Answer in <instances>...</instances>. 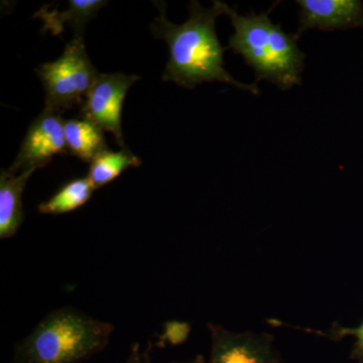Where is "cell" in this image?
<instances>
[{"label":"cell","mask_w":363,"mask_h":363,"mask_svg":"<svg viewBox=\"0 0 363 363\" xmlns=\"http://www.w3.org/2000/svg\"><path fill=\"white\" fill-rule=\"evenodd\" d=\"M298 25L296 37L309 30H344L363 28L360 0H298Z\"/></svg>","instance_id":"obj_8"},{"label":"cell","mask_w":363,"mask_h":363,"mask_svg":"<svg viewBox=\"0 0 363 363\" xmlns=\"http://www.w3.org/2000/svg\"><path fill=\"white\" fill-rule=\"evenodd\" d=\"M100 0H71L64 11L52 9V6L42 7L35 16L44 23L43 30L58 35L63 32L64 26L69 25L75 30L76 35H83L86 23L96 16L98 11L106 4Z\"/></svg>","instance_id":"obj_10"},{"label":"cell","mask_w":363,"mask_h":363,"mask_svg":"<svg viewBox=\"0 0 363 363\" xmlns=\"http://www.w3.org/2000/svg\"><path fill=\"white\" fill-rule=\"evenodd\" d=\"M94 191L87 177L75 179L65 184L49 200L40 204L39 211L47 215L68 213L86 204Z\"/></svg>","instance_id":"obj_13"},{"label":"cell","mask_w":363,"mask_h":363,"mask_svg":"<svg viewBox=\"0 0 363 363\" xmlns=\"http://www.w3.org/2000/svg\"><path fill=\"white\" fill-rule=\"evenodd\" d=\"M190 332L191 326L187 322L176 321V320L166 322L157 345H180L187 340Z\"/></svg>","instance_id":"obj_15"},{"label":"cell","mask_w":363,"mask_h":363,"mask_svg":"<svg viewBox=\"0 0 363 363\" xmlns=\"http://www.w3.org/2000/svg\"><path fill=\"white\" fill-rule=\"evenodd\" d=\"M140 164L142 161L130 150L123 149L118 152L107 150L91 162L87 178L93 188L97 190L116 180L126 169Z\"/></svg>","instance_id":"obj_12"},{"label":"cell","mask_w":363,"mask_h":363,"mask_svg":"<svg viewBox=\"0 0 363 363\" xmlns=\"http://www.w3.org/2000/svg\"><path fill=\"white\" fill-rule=\"evenodd\" d=\"M126 363H152V344L150 343L147 348H142L140 344L133 343V345L130 346ZM172 363H206V360H205V357L202 354H198L193 357L192 359Z\"/></svg>","instance_id":"obj_16"},{"label":"cell","mask_w":363,"mask_h":363,"mask_svg":"<svg viewBox=\"0 0 363 363\" xmlns=\"http://www.w3.org/2000/svg\"><path fill=\"white\" fill-rule=\"evenodd\" d=\"M67 149L64 121L61 114L43 111L28 128L20 152L9 171L13 173L44 168L56 155Z\"/></svg>","instance_id":"obj_7"},{"label":"cell","mask_w":363,"mask_h":363,"mask_svg":"<svg viewBox=\"0 0 363 363\" xmlns=\"http://www.w3.org/2000/svg\"><path fill=\"white\" fill-rule=\"evenodd\" d=\"M67 149L81 161L92 162L108 150L104 130L84 117L64 121Z\"/></svg>","instance_id":"obj_11"},{"label":"cell","mask_w":363,"mask_h":363,"mask_svg":"<svg viewBox=\"0 0 363 363\" xmlns=\"http://www.w3.org/2000/svg\"><path fill=\"white\" fill-rule=\"evenodd\" d=\"M35 72L45 88V111L58 114L81 106L99 76L81 35L67 44L60 58L43 64Z\"/></svg>","instance_id":"obj_4"},{"label":"cell","mask_w":363,"mask_h":363,"mask_svg":"<svg viewBox=\"0 0 363 363\" xmlns=\"http://www.w3.org/2000/svg\"><path fill=\"white\" fill-rule=\"evenodd\" d=\"M140 76L121 73L99 74L84 102L81 116L92 121L102 130L109 131L119 147H125L121 130V111L128 89Z\"/></svg>","instance_id":"obj_5"},{"label":"cell","mask_w":363,"mask_h":363,"mask_svg":"<svg viewBox=\"0 0 363 363\" xmlns=\"http://www.w3.org/2000/svg\"><path fill=\"white\" fill-rule=\"evenodd\" d=\"M157 6L160 16L152 25V32L157 39L166 40L169 52L162 80L188 89L201 83L217 81L252 94H259L257 83L240 82L224 67L226 49L222 48L215 30L216 18L223 14L220 1H213L210 9H204L198 1H191L190 16L182 25H175L167 18L164 2H159Z\"/></svg>","instance_id":"obj_1"},{"label":"cell","mask_w":363,"mask_h":363,"mask_svg":"<svg viewBox=\"0 0 363 363\" xmlns=\"http://www.w3.org/2000/svg\"><path fill=\"white\" fill-rule=\"evenodd\" d=\"M35 169L13 173L2 169L0 174V238L7 240L18 233L23 221V194L26 182Z\"/></svg>","instance_id":"obj_9"},{"label":"cell","mask_w":363,"mask_h":363,"mask_svg":"<svg viewBox=\"0 0 363 363\" xmlns=\"http://www.w3.org/2000/svg\"><path fill=\"white\" fill-rule=\"evenodd\" d=\"M220 6L234 28L228 48L252 67L257 82L267 80L284 91L301 84L305 55L295 35L272 23L269 13L241 16L225 2L220 1Z\"/></svg>","instance_id":"obj_2"},{"label":"cell","mask_w":363,"mask_h":363,"mask_svg":"<svg viewBox=\"0 0 363 363\" xmlns=\"http://www.w3.org/2000/svg\"><path fill=\"white\" fill-rule=\"evenodd\" d=\"M113 325L73 307L55 310L14 347L11 363H79L104 351Z\"/></svg>","instance_id":"obj_3"},{"label":"cell","mask_w":363,"mask_h":363,"mask_svg":"<svg viewBox=\"0 0 363 363\" xmlns=\"http://www.w3.org/2000/svg\"><path fill=\"white\" fill-rule=\"evenodd\" d=\"M302 330L316 334L332 341H340L346 337L354 338V343L350 352L351 360L357 363H363V320L362 323L355 327H345L337 322H334L328 331L308 328H302Z\"/></svg>","instance_id":"obj_14"},{"label":"cell","mask_w":363,"mask_h":363,"mask_svg":"<svg viewBox=\"0 0 363 363\" xmlns=\"http://www.w3.org/2000/svg\"><path fill=\"white\" fill-rule=\"evenodd\" d=\"M211 338L208 363H281L272 334L227 330L221 325L207 324Z\"/></svg>","instance_id":"obj_6"}]
</instances>
